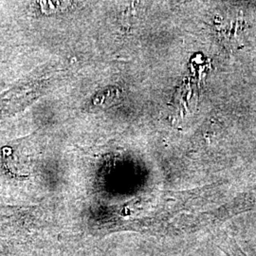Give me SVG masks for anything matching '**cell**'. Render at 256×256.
Listing matches in <instances>:
<instances>
[{
  "mask_svg": "<svg viewBox=\"0 0 256 256\" xmlns=\"http://www.w3.org/2000/svg\"><path fill=\"white\" fill-rule=\"evenodd\" d=\"M218 246L228 256H248L238 245L234 238L226 234L218 236Z\"/></svg>",
  "mask_w": 256,
  "mask_h": 256,
  "instance_id": "1",
  "label": "cell"
}]
</instances>
